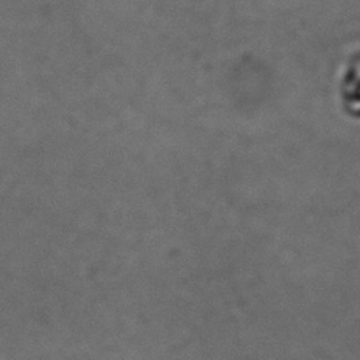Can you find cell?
I'll return each mask as SVG.
<instances>
[{
	"label": "cell",
	"instance_id": "6da1fadb",
	"mask_svg": "<svg viewBox=\"0 0 360 360\" xmlns=\"http://www.w3.org/2000/svg\"><path fill=\"white\" fill-rule=\"evenodd\" d=\"M352 77H355L354 83L359 84V90H360V62H359V65H355ZM352 104H354L355 109H359V111H360V91H359L357 95H355V98H354V101H352Z\"/></svg>",
	"mask_w": 360,
	"mask_h": 360
}]
</instances>
